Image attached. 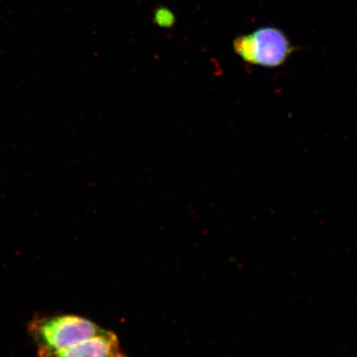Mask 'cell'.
Here are the masks:
<instances>
[{
	"label": "cell",
	"instance_id": "obj_2",
	"mask_svg": "<svg viewBox=\"0 0 357 357\" xmlns=\"http://www.w3.org/2000/svg\"><path fill=\"white\" fill-rule=\"evenodd\" d=\"M234 48L247 63L269 68L283 65L294 51L287 35L274 26H262L239 36L234 40Z\"/></svg>",
	"mask_w": 357,
	"mask_h": 357
},
{
	"label": "cell",
	"instance_id": "obj_3",
	"mask_svg": "<svg viewBox=\"0 0 357 357\" xmlns=\"http://www.w3.org/2000/svg\"><path fill=\"white\" fill-rule=\"evenodd\" d=\"M38 357H127L119 337L114 332L105 329L96 336L56 351H37Z\"/></svg>",
	"mask_w": 357,
	"mask_h": 357
},
{
	"label": "cell",
	"instance_id": "obj_1",
	"mask_svg": "<svg viewBox=\"0 0 357 357\" xmlns=\"http://www.w3.org/2000/svg\"><path fill=\"white\" fill-rule=\"evenodd\" d=\"M105 328L74 314L35 315L28 333L37 351H56L73 347L104 331Z\"/></svg>",
	"mask_w": 357,
	"mask_h": 357
},
{
	"label": "cell",
	"instance_id": "obj_4",
	"mask_svg": "<svg viewBox=\"0 0 357 357\" xmlns=\"http://www.w3.org/2000/svg\"><path fill=\"white\" fill-rule=\"evenodd\" d=\"M155 20L159 25L167 26L172 24L174 17L172 13L167 10H158Z\"/></svg>",
	"mask_w": 357,
	"mask_h": 357
}]
</instances>
